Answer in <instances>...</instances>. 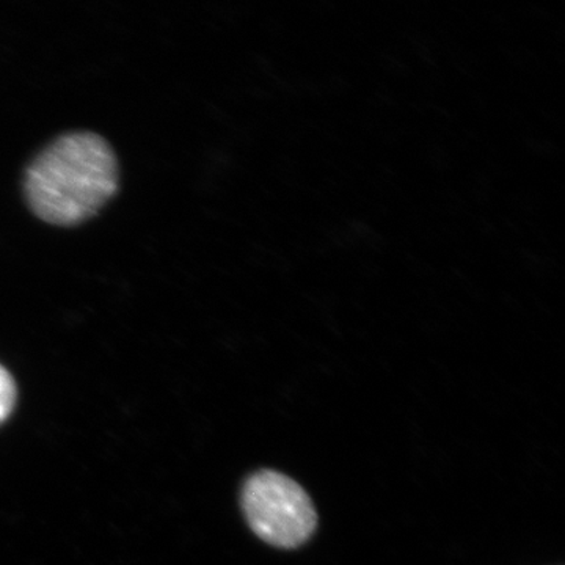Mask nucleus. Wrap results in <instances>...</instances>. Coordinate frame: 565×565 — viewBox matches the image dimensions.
<instances>
[{"mask_svg": "<svg viewBox=\"0 0 565 565\" xmlns=\"http://www.w3.org/2000/svg\"><path fill=\"white\" fill-rule=\"evenodd\" d=\"M17 403V385L9 371L0 364V424L6 422Z\"/></svg>", "mask_w": 565, "mask_h": 565, "instance_id": "nucleus-3", "label": "nucleus"}, {"mask_svg": "<svg viewBox=\"0 0 565 565\" xmlns=\"http://www.w3.org/2000/svg\"><path fill=\"white\" fill-rule=\"evenodd\" d=\"M241 501L253 533L278 548L303 545L318 526L311 498L294 479L278 471L252 475Z\"/></svg>", "mask_w": 565, "mask_h": 565, "instance_id": "nucleus-2", "label": "nucleus"}, {"mask_svg": "<svg viewBox=\"0 0 565 565\" xmlns=\"http://www.w3.org/2000/svg\"><path fill=\"white\" fill-rule=\"evenodd\" d=\"M118 162L110 145L92 132L52 141L25 172V196L41 221L74 226L90 221L118 191Z\"/></svg>", "mask_w": 565, "mask_h": 565, "instance_id": "nucleus-1", "label": "nucleus"}]
</instances>
